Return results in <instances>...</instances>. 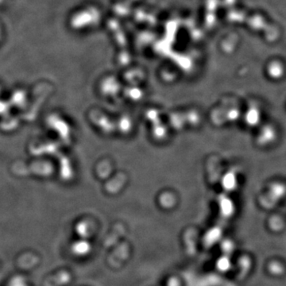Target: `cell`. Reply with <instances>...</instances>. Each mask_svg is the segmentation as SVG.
I'll return each instance as SVG.
<instances>
[{
	"label": "cell",
	"instance_id": "1",
	"mask_svg": "<svg viewBox=\"0 0 286 286\" xmlns=\"http://www.w3.org/2000/svg\"><path fill=\"white\" fill-rule=\"evenodd\" d=\"M251 116H249V120H251L250 122H251L252 124H257V122H258L257 121V120H258V118H259L257 111L254 110V111L251 112Z\"/></svg>",
	"mask_w": 286,
	"mask_h": 286
}]
</instances>
